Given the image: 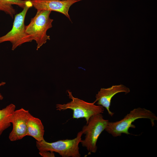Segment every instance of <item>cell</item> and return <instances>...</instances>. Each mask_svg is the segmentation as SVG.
<instances>
[{"instance_id": "277c9868", "label": "cell", "mask_w": 157, "mask_h": 157, "mask_svg": "<svg viewBox=\"0 0 157 157\" xmlns=\"http://www.w3.org/2000/svg\"><path fill=\"white\" fill-rule=\"evenodd\" d=\"M83 134L81 131L73 139L60 140L53 142H48L44 140L36 141V146L39 151L55 152L63 157H80L79 144L82 141Z\"/></svg>"}, {"instance_id": "9c48e42d", "label": "cell", "mask_w": 157, "mask_h": 157, "mask_svg": "<svg viewBox=\"0 0 157 157\" xmlns=\"http://www.w3.org/2000/svg\"><path fill=\"white\" fill-rule=\"evenodd\" d=\"M130 92L129 88L122 84L113 85L106 88H101L95 96L96 100L98 105H100L105 108L108 114L112 116L114 113L110 110L111 100L113 97L116 94L120 92H124L127 94Z\"/></svg>"}, {"instance_id": "ba28073f", "label": "cell", "mask_w": 157, "mask_h": 157, "mask_svg": "<svg viewBox=\"0 0 157 157\" xmlns=\"http://www.w3.org/2000/svg\"><path fill=\"white\" fill-rule=\"evenodd\" d=\"M83 0H31L33 6L37 10L55 11L65 15L72 22L69 14L70 7L74 4Z\"/></svg>"}, {"instance_id": "30bf717a", "label": "cell", "mask_w": 157, "mask_h": 157, "mask_svg": "<svg viewBox=\"0 0 157 157\" xmlns=\"http://www.w3.org/2000/svg\"><path fill=\"white\" fill-rule=\"evenodd\" d=\"M44 126L41 120L30 114L27 121V135L40 141L44 140Z\"/></svg>"}, {"instance_id": "5bb4252c", "label": "cell", "mask_w": 157, "mask_h": 157, "mask_svg": "<svg viewBox=\"0 0 157 157\" xmlns=\"http://www.w3.org/2000/svg\"><path fill=\"white\" fill-rule=\"evenodd\" d=\"M6 83L5 82H1L0 83V87L6 84ZM3 98V97L0 93V100H2Z\"/></svg>"}, {"instance_id": "9a60e30c", "label": "cell", "mask_w": 157, "mask_h": 157, "mask_svg": "<svg viewBox=\"0 0 157 157\" xmlns=\"http://www.w3.org/2000/svg\"><path fill=\"white\" fill-rule=\"evenodd\" d=\"M60 0L63 1V0Z\"/></svg>"}, {"instance_id": "5b68a950", "label": "cell", "mask_w": 157, "mask_h": 157, "mask_svg": "<svg viewBox=\"0 0 157 157\" xmlns=\"http://www.w3.org/2000/svg\"><path fill=\"white\" fill-rule=\"evenodd\" d=\"M68 96L71 101L66 104H58L56 105L57 110L61 111L70 109L73 111L72 118L79 119L84 118L88 122L90 118L96 114L103 113L104 108L100 105L94 104L95 102L90 103L74 97L72 92L69 90L67 91Z\"/></svg>"}, {"instance_id": "52a82bcc", "label": "cell", "mask_w": 157, "mask_h": 157, "mask_svg": "<svg viewBox=\"0 0 157 157\" xmlns=\"http://www.w3.org/2000/svg\"><path fill=\"white\" fill-rule=\"evenodd\" d=\"M30 114L28 110L22 108L15 110L11 120L13 127L9 136L10 141L21 140L27 135V121Z\"/></svg>"}, {"instance_id": "7a4b0ae2", "label": "cell", "mask_w": 157, "mask_h": 157, "mask_svg": "<svg viewBox=\"0 0 157 157\" xmlns=\"http://www.w3.org/2000/svg\"><path fill=\"white\" fill-rule=\"evenodd\" d=\"M51 12V11L45 10H37L29 24L25 26L26 33L37 43V50L46 43L47 40L50 39L47 32L52 27L53 19L50 17Z\"/></svg>"}, {"instance_id": "8992f818", "label": "cell", "mask_w": 157, "mask_h": 157, "mask_svg": "<svg viewBox=\"0 0 157 157\" xmlns=\"http://www.w3.org/2000/svg\"><path fill=\"white\" fill-rule=\"evenodd\" d=\"M109 122L104 119L101 113L91 117L86 125L83 127L82 131L85 135L81 143L89 153H95L97 150V143L101 133L105 130Z\"/></svg>"}, {"instance_id": "4fadbf2b", "label": "cell", "mask_w": 157, "mask_h": 157, "mask_svg": "<svg viewBox=\"0 0 157 157\" xmlns=\"http://www.w3.org/2000/svg\"><path fill=\"white\" fill-rule=\"evenodd\" d=\"M39 154L43 157H54L55 156L54 152L51 151H39Z\"/></svg>"}, {"instance_id": "7c38bea8", "label": "cell", "mask_w": 157, "mask_h": 157, "mask_svg": "<svg viewBox=\"0 0 157 157\" xmlns=\"http://www.w3.org/2000/svg\"><path fill=\"white\" fill-rule=\"evenodd\" d=\"M28 0H0V11L4 12L12 18L16 13L12 5H16L24 8Z\"/></svg>"}, {"instance_id": "3957f363", "label": "cell", "mask_w": 157, "mask_h": 157, "mask_svg": "<svg viewBox=\"0 0 157 157\" xmlns=\"http://www.w3.org/2000/svg\"><path fill=\"white\" fill-rule=\"evenodd\" d=\"M33 6L31 0H28L21 12L15 16L11 30L5 35L0 37V44L6 41L10 42L12 49L14 50L24 43L31 42L32 39L25 31V17L28 9Z\"/></svg>"}, {"instance_id": "6da1fadb", "label": "cell", "mask_w": 157, "mask_h": 157, "mask_svg": "<svg viewBox=\"0 0 157 157\" xmlns=\"http://www.w3.org/2000/svg\"><path fill=\"white\" fill-rule=\"evenodd\" d=\"M142 118L150 119L151 126L155 125L154 121L157 120L156 115L150 110L138 107L131 111L123 118L115 122H108L105 130L114 137L121 136L122 133L131 134L129 132L130 128H135L132 123L136 120Z\"/></svg>"}, {"instance_id": "8fae6325", "label": "cell", "mask_w": 157, "mask_h": 157, "mask_svg": "<svg viewBox=\"0 0 157 157\" xmlns=\"http://www.w3.org/2000/svg\"><path fill=\"white\" fill-rule=\"evenodd\" d=\"M16 106L11 104L0 110V136L3 132L11 125L12 118Z\"/></svg>"}]
</instances>
